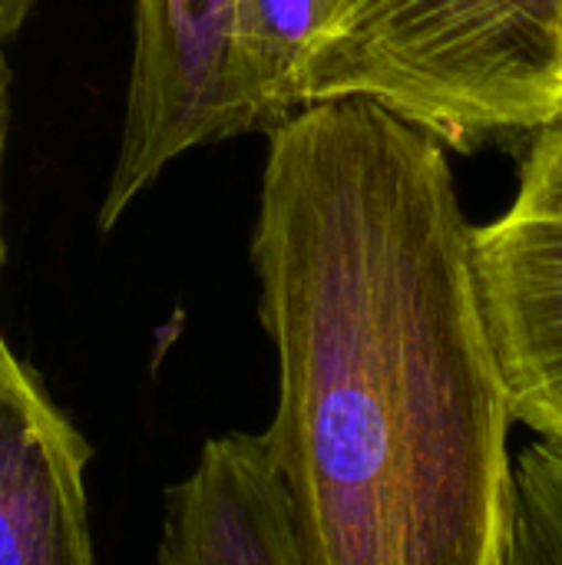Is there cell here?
Segmentation results:
<instances>
[{
    "label": "cell",
    "instance_id": "6da1fadb",
    "mask_svg": "<svg viewBox=\"0 0 562 565\" xmlns=\"http://www.w3.org/2000/svg\"><path fill=\"white\" fill-rule=\"evenodd\" d=\"M252 265L298 565L507 563L517 417L441 139L368 99L275 122Z\"/></svg>",
    "mask_w": 562,
    "mask_h": 565
},
{
    "label": "cell",
    "instance_id": "277c9868",
    "mask_svg": "<svg viewBox=\"0 0 562 565\" xmlns=\"http://www.w3.org/2000/svg\"><path fill=\"white\" fill-rule=\"evenodd\" d=\"M477 271L513 417L562 447V113L537 129L507 212L477 228Z\"/></svg>",
    "mask_w": 562,
    "mask_h": 565
},
{
    "label": "cell",
    "instance_id": "5b68a950",
    "mask_svg": "<svg viewBox=\"0 0 562 565\" xmlns=\"http://www.w3.org/2000/svg\"><path fill=\"white\" fill-rule=\"evenodd\" d=\"M89 447L0 334V565H96Z\"/></svg>",
    "mask_w": 562,
    "mask_h": 565
},
{
    "label": "cell",
    "instance_id": "7a4b0ae2",
    "mask_svg": "<svg viewBox=\"0 0 562 565\" xmlns=\"http://www.w3.org/2000/svg\"><path fill=\"white\" fill-rule=\"evenodd\" d=\"M368 99L447 139L530 129L562 113V0H344L301 109Z\"/></svg>",
    "mask_w": 562,
    "mask_h": 565
},
{
    "label": "cell",
    "instance_id": "8992f818",
    "mask_svg": "<svg viewBox=\"0 0 562 565\" xmlns=\"http://www.w3.org/2000/svg\"><path fill=\"white\" fill-rule=\"evenodd\" d=\"M156 565H298L262 434L205 440L189 477L166 490Z\"/></svg>",
    "mask_w": 562,
    "mask_h": 565
},
{
    "label": "cell",
    "instance_id": "3957f363",
    "mask_svg": "<svg viewBox=\"0 0 562 565\" xmlns=\"http://www.w3.org/2000/svg\"><path fill=\"white\" fill-rule=\"evenodd\" d=\"M262 122L252 96L238 0H132V66L123 136L99 202L103 232L185 152Z\"/></svg>",
    "mask_w": 562,
    "mask_h": 565
},
{
    "label": "cell",
    "instance_id": "30bf717a",
    "mask_svg": "<svg viewBox=\"0 0 562 565\" xmlns=\"http://www.w3.org/2000/svg\"><path fill=\"white\" fill-rule=\"evenodd\" d=\"M7 116H10V70L0 43V175H3V142H7ZM0 268H3V232H0Z\"/></svg>",
    "mask_w": 562,
    "mask_h": 565
},
{
    "label": "cell",
    "instance_id": "ba28073f",
    "mask_svg": "<svg viewBox=\"0 0 562 565\" xmlns=\"http://www.w3.org/2000/svg\"><path fill=\"white\" fill-rule=\"evenodd\" d=\"M503 565H562V447L537 440L517 460V510Z\"/></svg>",
    "mask_w": 562,
    "mask_h": 565
},
{
    "label": "cell",
    "instance_id": "52a82bcc",
    "mask_svg": "<svg viewBox=\"0 0 562 565\" xmlns=\"http://www.w3.org/2000/svg\"><path fill=\"white\" fill-rule=\"evenodd\" d=\"M341 20L344 0H238L242 63L265 126L301 109L305 83Z\"/></svg>",
    "mask_w": 562,
    "mask_h": 565
},
{
    "label": "cell",
    "instance_id": "9c48e42d",
    "mask_svg": "<svg viewBox=\"0 0 562 565\" xmlns=\"http://www.w3.org/2000/svg\"><path fill=\"white\" fill-rule=\"evenodd\" d=\"M36 0H0V43L13 40L26 17L33 13Z\"/></svg>",
    "mask_w": 562,
    "mask_h": 565
}]
</instances>
